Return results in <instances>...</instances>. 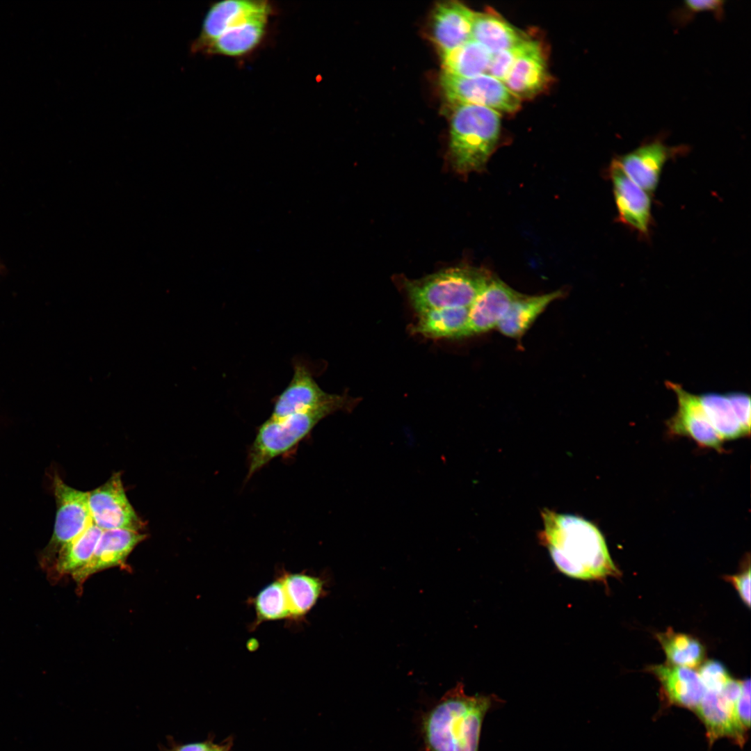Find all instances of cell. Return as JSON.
<instances>
[{"label": "cell", "mask_w": 751, "mask_h": 751, "mask_svg": "<svg viewBox=\"0 0 751 751\" xmlns=\"http://www.w3.org/2000/svg\"><path fill=\"white\" fill-rule=\"evenodd\" d=\"M734 411L743 428L750 433V396L743 392L728 393Z\"/></svg>", "instance_id": "d6a6232c"}, {"label": "cell", "mask_w": 751, "mask_h": 751, "mask_svg": "<svg viewBox=\"0 0 751 751\" xmlns=\"http://www.w3.org/2000/svg\"><path fill=\"white\" fill-rule=\"evenodd\" d=\"M725 3L722 0H687L672 13V18L678 25L688 23L695 15L701 12H710L717 19L725 16Z\"/></svg>", "instance_id": "f546056e"}, {"label": "cell", "mask_w": 751, "mask_h": 751, "mask_svg": "<svg viewBox=\"0 0 751 751\" xmlns=\"http://www.w3.org/2000/svg\"><path fill=\"white\" fill-rule=\"evenodd\" d=\"M563 295L561 291L540 296L520 294L496 328L503 334L519 339L547 307Z\"/></svg>", "instance_id": "603a6c76"}, {"label": "cell", "mask_w": 751, "mask_h": 751, "mask_svg": "<svg viewBox=\"0 0 751 751\" xmlns=\"http://www.w3.org/2000/svg\"><path fill=\"white\" fill-rule=\"evenodd\" d=\"M210 748L205 743H192L179 748L177 751H209Z\"/></svg>", "instance_id": "d590c367"}, {"label": "cell", "mask_w": 751, "mask_h": 751, "mask_svg": "<svg viewBox=\"0 0 751 751\" xmlns=\"http://www.w3.org/2000/svg\"><path fill=\"white\" fill-rule=\"evenodd\" d=\"M549 80L543 50L538 42L529 39L503 83L521 100L540 93Z\"/></svg>", "instance_id": "ac0fdd59"}, {"label": "cell", "mask_w": 751, "mask_h": 751, "mask_svg": "<svg viewBox=\"0 0 751 751\" xmlns=\"http://www.w3.org/2000/svg\"><path fill=\"white\" fill-rule=\"evenodd\" d=\"M252 606L255 618L249 629L255 631L262 623L286 620L289 613L281 578L278 573L275 579L266 585L258 593L248 600Z\"/></svg>", "instance_id": "83f0119b"}, {"label": "cell", "mask_w": 751, "mask_h": 751, "mask_svg": "<svg viewBox=\"0 0 751 751\" xmlns=\"http://www.w3.org/2000/svg\"><path fill=\"white\" fill-rule=\"evenodd\" d=\"M286 599L290 624H300L306 621L309 613L317 601L327 594L323 576L306 571L291 572L282 568L278 570Z\"/></svg>", "instance_id": "d6986e66"}, {"label": "cell", "mask_w": 751, "mask_h": 751, "mask_svg": "<svg viewBox=\"0 0 751 751\" xmlns=\"http://www.w3.org/2000/svg\"><path fill=\"white\" fill-rule=\"evenodd\" d=\"M471 39L492 55L512 48L528 38L494 12H474Z\"/></svg>", "instance_id": "44dd1931"}, {"label": "cell", "mask_w": 751, "mask_h": 751, "mask_svg": "<svg viewBox=\"0 0 751 751\" xmlns=\"http://www.w3.org/2000/svg\"><path fill=\"white\" fill-rule=\"evenodd\" d=\"M474 15V11L459 1H447L436 6L431 20V35L440 55L471 40Z\"/></svg>", "instance_id": "e0dca14e"}, {"label": "cell", "mask_w": 751, "mask_h": 751, "mask_svg": "<svg viewBox=\"0 0 751 751\" xmlns=\"http://www.w3.org/2000/svg\"><path fill=\"white\" fill-rule=\"evenodd\" d=\"M102 531L92 522L60 551L52 567L47 572L48 577L56 581L65 575L72 576L83 568L90 560Z\"/></svg>", "instance_id": "cb8c5ba5"}, {"label": "cell", "mask_w": 751, "mask_h": 751, "mask_svg": "<svg viewBox=\"0 0 751 751\" xmlns=\"http://www.w3.org/2000/svg\"><path fill=\"white\" fill-rule=\"evenodd\" d=\"M451 120L449 159L461 175L482 170L494 152L501 130L499 112L481 106L455 105Z\"/></svg>", "instance_id": "277c9868"}, {"label": "cell", "mask_w": 751, "mask_h": 751, "mask_svg": "<svg viewBox=\"0 0 751 751\" xmlns=\"http://www.w3.org/2000/svg\"><path fill=\"white\" fill-rule=\"evenodd\" d=\"M663 693L672 704L695 710L705 692L698 672L672 664L652 666Z\"/></svg>", "instance_id": "ffe728a7"}, {"label": "cell", "mask_w": 751, "mask_h": 751, "mask_svg": "<svg viewBox=\"0 0 751 751\" xmlns=\"http://www.w3.org/2000/svg\"><path fill=\"white\" fill-rule=\"evenodd\" d=\"M271 8L266 1L225 0L213 4L202 22L199 36L191 44L193 53L200 52L227 30L250 20L269 17Z\"/></svg>", "instance_id": "8fae6325"}, {"label": "cell", "mask_w": 751, "mask_h": 751, "mask_svg": "<svg viewBox=\"0 0 751 751\" xmlns=\"http://www.w3.org/2000/svg\"><path fill=\"white\" fill-rule=\"evenodd\" d=\"M738 592L741 600L748 606H750V568L735 575L726 578Z\"/></svg>", "instance_id": "e575fe53"}, {"label": "cell", "mask_w": 751, "mask_h": 751, "mask_svg": "<svg viewBox=\"0 0 751 751\" xmlns=\"http://www.w3.org/2000/svg\"><path fill=\"white\" fill-rule=\"evenodd\" d=\"M209 751H223V750H222L220 749H218V748H210V750Z\"/></svg>", "instance_id": "8d00e7d4"}, {"label": "cell", "mask_w": 751, "mask_h": 751, "mask_svg": "<svg viewBox=\"0 0 751 751\" xmlns=\"http://www.w3.org/2000/svg\"><path fill=\"white\" fill-rule=\"evenodd\" d=\"M146 537V534L138 531H103L90 560L72 576L79 590L92 574L108 568L126 566L129 554Z\"/></svg>", "instance_id": "5bb4252c"}, {"label": "cell", "mask_w": 751, "mask_h": 751, "mask_svg": "<svg viewBox=\"0 0 751 751\" xmlns=\"http://www.w3.org/2000/svg\"><path fill=\"white\" fill-rule=\"evenodd\" d=\"M666 385L675 393L678 403L677 412L668 421L670 432L689 436L700 445L719 449L722 439L709 421L698 395L691 394L681 385L669 381Z\"/></svg>", "instance_id": "9a60e30c"}, {"label": "cell", "mask_w": 751, "mask_h": 751, "mask_svg": "<svg viewBox=\"0 0 751 751\" xmlns=\"http://www.w3.org/2000/svg\"><path fill=\"white\" fill-rule=\"evenodd\" d=\"M698 398L709 421L722 441L748 435L737 417L728 393H706L698 395Z\"/></svg>", "instance_id": "4316f807"}, {"label": "cell", "mask_w": 751, "mask_h": 751, "mask_svg": "<svg viewBox=\"0 0 751 751\" xmlns=\"http://www.w3.org/2000/svg\"><path fill=\"white\" fill-rule=\"evenodd\" d=\"M520 294L493 275L469 307L467 337L497 327Z\"/></svg>", "instance_id": "2e32d148"}, {"label": "cell", "mask_w": 751, "mask_h": 751, "mask_svg": "<svg viewBox=\"0 0 751 751\" xmlns=\"http://www.w3.org/2000/svg\"><path fill=\"white\" fill-rule=\"evenodd\" d=\"M355 403L356 399L344 394L338 400L316 408L279 419L269 417L257 428L248 450L246 479L272 460L291 451L323 419L339 410H350Z\"/></svg>", "instance_id": "3957f363"}, {"label": "cell", "mask_w": 751, "mask_h": 751, "mask_svg": "<svg viewBox=\"0 0 751 751\" xmlns=\"http://www.w3.org/2000/svg\"><path fill=\"white\" fill-rule=\"evenodd\" d=\"M293 374L289 385L273 398L270 418L279 419L291 414L310 410L334 402L341 394L324 391L315 380L312 366L306 360L295 357Z\"/></svg>", "instance_id": "30bf717a"}, {"label": "cell", "mask_w": 751, "mask_h": 751, "mask_svg": "<svg viewBox=\"0 0 751 751\" xmlns=\"http://www.w3.org/2000/svg\"><path fill=\"white\" fill-rule=\"evenodd\" d=\"M739 697L737 693L725 686L718 691L705 690L695 711L705 725L710 743L725 736L734 739L740 745L744 743L745 731L736 715Z\"/></svg>", "instance_id": "7c38bea8"}, {"label": "cell", "mask_w": 751, "mask_h": 751, "mask_svg": "<svg viewBox=\"0 0 751 751\" xmlns=\"http://www.w3.org/2000/svg\"><path fill=\"white\" fill-rule=\"evenodd\" d=\"M439 81L444 94L454 105L481 106L499 113H512L520 106V99L502 81L487 74L465 78L443 72Z\"/></svg>", "instance_id": "52a82bcc"}, {"label": "cell", "mask_w": 751, "mask_h": 751, "mask_svg": "<svg viewBox=\"0 0 751 751\" xmlns=\"http://www.w3.org/2000/svg\"><path fill=\"white\" fill-rule=\"evenodd\" d=\"M88 501L92 522L102 531H140L145 526L127 496L120 472L113 474L106 483L88 492Z\"/></svg>", "instance_id": "ba28073f"}, {"label": "cell", "mask_w": 751, "mask_h": 751, "mask_svg": "<svg viewBox=\"0 0 751 751\" xmlns=\"http://www.w3.org/2000/svg\"><path fill=\"white\" fill-rule=\"evenodd\" d=\"M441 58L444 72L470 78L487 74L492 54L471 39L458 48L442 54Z\"/></svg>", "instance_id": "484cf974"}, {"label": "cell", "mask_w": 751, "mask_h": 751, "mask_svg": "<svg viewBox=\"0 0 751 751\" xmlns=\"http://www.w3.org/2000/svg\"><path fill=\"white\" fill-rule=\"evenodd\" d=\"M1 265H0V273H1Z\"/></svg>", "instance_id": "74e56055"}, {"label": "cell", "mask_w": 751, "mask_h": 751, "mask_svg": "<svg viewBox=\"0 0 751 751\" xmlns=\"http://www.w3.org/2000/svg\"><path fill=\"white\" fill-rule=\"evenodd\" d=\"M738 720L745 731L750 725V681H742V691L736 704Z\"/></svg>", "instance_id": "836d02e7"}, {"label": "cell", "mask_w": 751, "mask_h": 751, "mask_svg": "<svg viewBox=\"0 0 751 751\" xmlns=\"http://www.w3.org/2000/svg\"><path fill=\"white\" fill-rule=\"evenodd\" d=\"M502 702L495 695H468L458 682L421 717L426 751H479L484 719Z\"/></svg>", "instance_id": "7a4b0ae2"}, {"label": "cell", "mask_w": 751, "mask_h": 751, "mask_svg": "<svg viewBox=\"0 0 751 751\" xmlns=\"http://www.w3.org/2000/svg\"><path fill=\"white\" fill-rule=\"evenodd\" d=\"M528 40L529 38L512 48L492 55L487 74L503 83Z\"/></svg>", "instance_id": "4dcf8cb0"}, {"label": "cell", "mask_w": 751, "mask_h": 751, "mask_svg": "<svg viewBox=\"0 0 751 751\" xmlns=\"http://www.w3.org/2000/svg\"><path fill=\"white\" fill-rule=\"evenodd\" d=\"M656 638L670 664L692 669L698 667L704 660V646L691 635L668 629L656 634Z\"/></svg>", "instance_id": "f1b7e54d"}, {"label": "cell", "mask_w": 751, "mask_h": 751, "mask_svg": "<svg viewBox=\"0 0 751 751\" xmlns=\"http://www.w3.org/2000/svg\"><path fill=\"white\" fill-rule=\"evenodd\" d=\"M686 151L685 145L669 146L661 138H655L614 160L635 184L650 194L657 188L665 164Z\"/></svg>", "instance_id": "9c48e42d"}, {"label": "cell", "mask_w": 751, "mask_h": 751, "mask_svg": "<svg viewBox=\"0 0 751 751\" xmlns=\"http://www.w3.org/2000/svg\"><path fill=\"white\" fill-rule=\"evenodd\" d=\"M698 674L705 690H720L731 678L724 665L715 660L705 662Z\"/></svg>", "instance_id": "1f68e13d"}, {"label": "cell", "mask_w": 751, "mask_h": 751, "mask_svg": "<svg viewBox=\"0 0 751 751\" xmlns=\"http://www.w3.org/2000/svg\"><path fill=\"white\" fill-rule=\"evenodd\" d=\"M412 334L433 339L467 337L469 308H442L417 314Z\"/></svg>", "instance_id": "7402d4cb"}, {"label": "cell", "mask_w": 751, "mask_h": 751, "mask_svg": "<svg viewBox=\"0 0 751 751\" xmlns=\"http://www.w3.org/2000/svg\"><path fill=\"white\" fill-rule=\"evenodd\" d=\"M493 275L470 266L450 268L417 280L402 282L417 314L442 308H469Z\"/></svg>", "instance_id": "5b68a950"}, {"label": "cell", "mask_w": 751, "mask_h": 751, "mask_svg": "<svg viewBox=\"0 0 751 751\" xmlns=\"http://www.w3.org/2000/svg\"><path fill=\"white\" fill-rule=\"evenodd\" d=\"M609 174L618 213L623 224L647 236L652 222V201L649 194L635 184L612 160Z\"/></svg>", "instance_id": "4fadbf2b"}, {"label": "cell", "mask_w": 751, "mask_h": 751, "mask_svg": "<svg viewBox=\"0 0 751 751\" xmlns=\"http://www.w3.org/2000/svg\"><path fill=\"white\" fill-rule=\"evenodd\" d=\"M268 17L250 20L230 29L209 43L202 51L207 54L240 56L254 49L262 40Z\"/></svg>", "instance_id": "d4e9b609"}, {"label": "cell", "mask_w": 751, "mask_h": 751, "mask_svg": "<svg viewBox=\"0 0 751 751\" xmlns=\"http://www.w3.org/2000/svg\"><path fill=\"white\" fill-rule=\"evenodd\" d=\"M542 544L557 569L576 579L603 580L620 572L615 565L599 529L582 517L547 508L541 512Z\"/></svg>", "instance_id": "6da1fadb"}, {"label": "cell", "mask_w": 751, "mask_h": 751, "mask_svg": "<svg viewBox=\"0 0 751 751\" xmlns=\"http://www.w3.org/2000/svg\"><path fill=\"white\" fill-rule=\"evenodd\" d=\"M56 515L53 535L40 558L41 567L49 571L60 551L81 535L92 522L88 492L76 490L58 476L54 478Z\"/></svg>", "instance_id": "8992f818"}]
</instances>
